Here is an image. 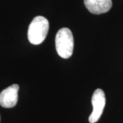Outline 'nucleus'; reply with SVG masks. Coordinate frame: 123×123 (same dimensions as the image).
I'll list each match as a JSON object with an SVG mask.
<instances>
[{
  "label": "nucleus",
  "instance_id": "obj_5",
  "mask_svg": "<svg viewBox=\"0 0 123 123\" xmlns=\"http://www.w3.org/2000/svg\"><path fill=\"white\" fill-rule=\"evenodd\" d=\"M84 5L91 13L101 14L110 10L112 1L111 0H84Z\"/></svg>",
  "mask_w": 123,
  "mask_h": 123
},
{
  "label": "nucleus",
  "instance_id": "obj_1",
  "mask_svg": "<svg viewBox=\"0 0 123 123\" xmlns=\"http://www.w3.org/2000/svg\"><path fill=\"white\" fill-rule=\"evenodd\" d=\"M49 29L48 20L44 17H36L30 24L27 31V37L30 43L33 44H41L44 41Z\"/></svg>",
  "mask_w": 123,
  "mask_h": 123
},
{
  "label": "nucleus",
  "instance_id": "obj_3",
  "mask_svg": "<svg viewBox=\"0 0 123 123\" xmlns=\"http://www.w3.org/2000/svg\"><path fill=\"white\" fill-rule=\"evenodd\" d=\"M106 103L105 94L103 90L98 88L93 93L92 97V104L93 110L89 117V122L95 123L100 119L103 112Z\"/></svg>",
  "mask_w": 123,
  "mask_h": 123
},
{
  "label": "nucleus",
  "instance_id": "obj_6",
  "mask_svg": "<svg viewBox=\"0 0 123 123\" xmlns=\"http://www.w3.org/2000/svg\"><path fill=\"white\" fill-rule=\"evenodd\" d=\"M0 120H1V118H0Z\"/></svg>",
  "mask_w": 123,
  "mask_h": 123
},
{
  "label": "nucleus",
  "instance_id": "obj_4",
  "mask_svg": "<svg viewBox=\"0 0 123 123\" xmlns=\"http://www.w3.org/2000/svg\"><path fill=\"white\" fill-rule=\"evenodd\" d=\"M19 86L13 84L0 93V105L4 108H12L17 105Z\"/></svg>",
  "mask_w": 123,
  "mask_h": 123
},
{
  "label": "nucleus",
  "instance_id": "obj_2",
  "mask_svg": "<svg viewBox=\"0 0 123 123\" xmlns=\"http://www.w3.org/2000/svg\"><path fill=\"white\" fill-rule=\"evenodd\" d=\"M74 38L72 31L66 27L62 28L55 36V48L58 55L64 59H68L73 55Z\"/></svg>",
  "mask_w": 123,
  "mask_h": 123
}]
</instances>
